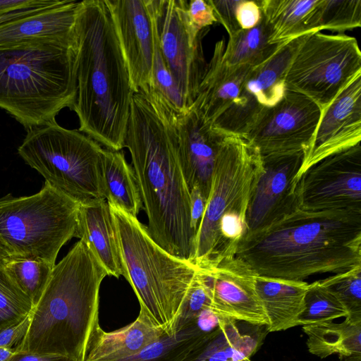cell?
<instances>
[{"label": "cell", "instance_id": "22", "mask_svg": "<svg viewBox=\"0 0 361 361\" xmlns=\"http://www.w3.org/2000/svg\"><path fill=\"white\" fill-rule=\"evenodd\" d=\"M77 238L87 243L108 276L123 275L117 229L106 200L80 205Z\"/></svg>", "mask_w": 361, "mask_h": 361}, {"label": "cell", "instance_id": "25", "mask_svg": "<svg viewBox=\"0 0 361 361\" xmlns=\"http://www.w3.org/2000/svg\"><path fill=\"white\" fill-rule=\"evenodd\" d=\"M305 35L284 44L267 61L252 68L239 95L265 108L276 105L285 94L287 68Z\"/></svg>", "mask_w": 361, "mask_h": 361}, {"label": "cell", "instance_id": "42", "mask_svg": "<svg viewBox=\"0 0 361 361\" xmlns=\"http://www.w3.org/2000/svg\"><path fill=\"white\" fill-rule=\"evenodd\" d=\"M191 226L197 235L204 212L207 200L199 188L195 186L190 191Z\"/></svg>", "mask_w": 361, "mask_h": 361}, {"label": "cell", "instance_id": "13", "mask_svg": "<svg viewBox=\"0 0 361 361\" xmlns=\"http://www.w3.org/2000/svg\"><path fill=\"white\" fill-rule=\"evenodd\" d=\"M322 111L308 97L286 90L283 98L262 113L243 137L261 157L307 152Z\"/></svg>", "mask_w": 361, "mask_h": 361}, {"label": "cell", "instance_id": "35", "mask_svg": "<svg viewBox=\"0 0 361 361\" xmlns=\"http://www.w3.org/2000/svg\"><path fill=\"white\" fill-rule=\"evenodd\" d=\"M321 281L341 300L348 311L347 317L361 318V266Z\"/></svg>", "mask_w": 361, "mask_h": 361}, {"label": "cell", "instance_id": "36", "mask_svg": "<svg viewBox=\"0 0 361 361\" xmlns=\"http://www.w3.org/2000/svg\"><path fill=\"white\" fill-rule=\"evenodd\" d=\"M211 309V298L209 290L197 271L190 287L177 331L195 322L204 310Z\"/></svg>", "mask_w": 361, "mask_h": 361}, {"label": "cell", "instance_id": "24", "mask_svg": "<svg viewBox=\"0 0 361 361\" xmlns=\"http://www.w3.org/2000/svg\"><path fill=\"white\" fill-rule=\"evenodd\" d=\"M268 333L267 325L228 318L217 334L190 361H251Z\"/></svg>", "mask_w": 361, "mask_h": 361}, {"label": "cell", "instance_id": "31", "mask_svg": "<svg viewBox=\"0 0 361 361\" xmlns=\"http://www.w3.org/2000/svg\"><path fill=\"white\" fill-rule=\"evenodd\" d=\"M361 26L360 0H318L306 20L309 33L344 32Z\"/></svg>", "mask_w": 361, "mask_h": 361}, {"label": "cell", "instance_id": "7", "mask_svg": "<svg viewBox=\"0 0 361 361\" xmlns=\"http://www.w3.org/2000/svg\"><path fill=\"white\" fill-rule=\"evenodd\" d=\"M109 207L117 229L122 276L138 299L139 314L164 334H176L197 268L159 246L137 217Z\"/></svg>", "mask_w": 361, "mask_h": 361}, {"label": "cell", "instance_id": "28", "mask_svg": "<svg viewBox=\"0 0 361 361\" xmlns=\"http://www.w3.org/2000/svg\"><path fill=\"white\" fill-rule=\"evenodd\" d=\"M102 177L106 201L137 217L143 204L134 171L123 152L104 149Z\"/></svg>", "mask_w": 361, "mask_h": 361}, {"label": "cell", "instance_id": "26", "mask_svg": "<svg viewBox=\"0 0 361 361\" xmlns=\"http://www.w3.org/2000/svg\"><path fill=\"white\" fill-rule=\"evenodd\" d=\"M164 335L139 314L132 323L111 332L102 328L90 345L85 361H117L141 351Z\"/></svg>", "mask_w": 361, "mask_h": 361}, {"label": "cell", "instance_id": "23", "mask_svg": "<svg viewBox=\"0 0 361 361\" xmlns=\"http://www.w3.org/2000/svg\"><path fill=\"white\" fill-rule=\"evenodd\" d=\"M308 286L306 281L257 276L256 292L267 320L269 332L298 326Z\"/></svg>", "mask_w": 361, "mask_h": 361}, {"label": "cell", "instance_id": "18", "mask_svg": "<svg viewBox=\"0 0 361 361\" xmlns=\"http://www.w3.org/2000/svg\"><path fill=\"white\" fill-rule=\"evenodd\" d=\"M174 113L185 182L190 191L197 186L207 200L216 157L226 133L214 128L190 107Z\"/></svg>", "mask_w": 361, "mask_h": 361}, {"label": "cell", "instance_id": "38", "mask_svg": "<svg viewBox=\"0 0 361 361\" xmlns=\"http://www.w3.org/2000/svg\"><path fill=\"white\" fill-rule=\"evenodd\" d=\"M32 311L19 319L0 325V347L16 348L21 343L30 327Z\"/></svg>", "mask_w": 361, "mask_h": 361}, {"label": "cell", "instance_id": "1", "mask_svg": "<svg viewBox=\"0 0 361 361\" xmlns=\"http://www.w3.org/2000/svg\"><path fill=\"white\" fill-rule=\"evenodd\" d=\"M152 240L193 264L196 235L182 171L174 110L153 89L133 94L125 136Z\"/></svg>", "mask_w": 361, "mask_h": 361}, {"label": "cell", "instance_id": "39", "mask_svg": "<svg viewBox=\"0 0 361 361\" xmlns=\"http://www.w3.org/2000/svg\"><path fill=\"white\" fill-rule=\"evenodd\" d=\"M208 1L213 8L217 22L224 26L229 37L241 29L236 18V10L240 0Z\"/></svg>", "mask_w": 361, "mask_h": 361}, {"label": "cell", "instance_id": "34", "mask_svg": "<svg viewBox=\"0 0 361 361\" xmlns=\"http://www.w3.org/2000/svg\"><path fill=\"white\" fill-rule=\"evenodd\" d=\"M30 297L5 271L0 261V325L19 319L34 307Z\"/></svg>", "mask_w": 361, "mask_h": 361}, {"label": "cell", "instance_id": "19", "mask_svg": "<svg viewBox=\"0 0 361 361\" xmlns=\"http://www.w3.org/2000/svg\"><path fill=\"white\" fill-rule=\"evenodd\" d=\"M80 1L61 0L0 24V49L34 42L76 45L75 25Z\"/></svg>", "mask_w": 361, "mask_h": 361}, {"label": "cell", "instance_id": "17", "mask_svg": "<svg viewBox=\"0 0 361 361\" xmlns=\"http://www.w3.org/2000/svg\"><path fill=\"white\" fill-rule=\"evenodd\" d=\"M361 140V74L354 78L322 112L300 176L311 166Z\"/></svg>", "mask_w": 361, "mask_h": 361}, {"label": "cell", "instance_id": "2", "mask_svg": "<svg viewBox=\"0 0 361 361\" xmlns=\"http://www.w3.org/2000/svg\"><path fill=\"white\" fill-rule=\"evenodd\" d=\"M235 257L259 276L305 281L361 266V213L298 209L245 235Z\"/></svg>", "mask_w": 361, "mask_h": 361}, {"label": "cell", "instance_id": "32", "mask_svg": "<svg viewBox=\"0 0 361 361\" xmlns=\"http://www.w3.org/2000/svg\"><path fill=\"white\" fill-rule=\"evenodd\" d=\"M3 267L8 276L37 303L51 275L55 265L47 262L8 256L2 259Z\"/></svg>", "mask_w": 361, "mask_h": 361}, {"label": "cell", "instance_id": "41", "mask_svg": "<svg viewBox=\"0 0 361 361\" xmlns=\"http://www.w3.org/2000/svg\"><path fill=\"white\" fill-rule=\"evenodd\" d=\"M262 17V13L257 1L240 0L236 10V18L241 29L255 27Z\"/></svg>", "mask_w": 361, "mask_h": 361}, {"label": "cell", "instance_id": "4", "mask_svg": "<svg viewBox=\"0 0 361 361\" xmlns=\"http://www.w3.org/2000/svg\"><path fill=\"white\" fill-rule=\"evenodd\" d=\"M107 272L87 243L80 239L55 264L35 305L32 318L17 353L60 355L85 361L101 329L99 289Z\"/></svg>", "mask_w": 361, "mask_h": 361}, {"label": "cell", "instance_id": "15", "mask_svg": "<svg viewBox=\"0 0 361 361\" xmlns=\"http://www.w3.org/2000/svg\"><path fill=\"white\" fill-rule=\"evenodd\" d=\"M134 93L152 87L155 46L152 0H105Z\"/></svg>", "mask_w": 361, "mask_h": 361}, {"label": "cell", "instance_id": "44", "mask_svg": "<svg viewBox=\"0 0 361 361\" xmlns=\"http://www.w3.org/2000/svg\"><path fill=\"white\" fill-rule=\"evenodd\" d=\"M16 353L15 348L0 347V361H10Z\"/></svg>", "mask_w": 361, "mask_h": 361}, {"label": "cell", "instance_id": "21", "mask_svg": "<svg viewBox=\"0 0 361 361\" xmlns=\"http://www.w3.org/2000/svg\"><path fill=\"white\" fill-rule=\"evenodd\" d=\"M227 319L206 310L176 334L164 335L135 355L117 361H190L217 334Z\"/></svg>", "mask_w": 361, "mask_h": 361}, {"label": "cell", "instance_id": "30", "mask_svg": "<svg viewBox=\"0 0 361 361\" xmlns=\"http://www.w3.org/2000/svg\"><path fill=\"white\" fill-rule=\"evenodd\" d=\"M271 29L262 15L254 27L240 29L229 37L224 52V60L228 66H258L270 59L283 44L269 42Z\"/></svg>", "mask_w": 361, "mask_h": 361}, {"label": "cell", "instance_id": "10", "mask_svg": "<svg viewBox=\"0 0 361 361\" xmlns=\"http://www.w3.org/2000/svg\"><path fill=\"white\" fill-rule=\"evenodd\" d=\"M360 74L361 53L355 37L314 32L304 36L293 56L285 85L310 99L322 112Z\"/></svg>", "mask_w": 361, "mask_h": 361}, {"label": "cell", "instance_id": "14", "mask_svg": "<svg viewBox=\"0 0 361 361\" xmlns=\"http://www.w3.org/2000/svg\"><path fill=\"white\" fill-rule=\"evenodd\" d=\"M304 152L262 157L263 171L252 193L246 234L261 230L299 209L296 177Z\"/></svg>", "mask_w": 361, "mask_h": 361}, {"label": "cell", "instance_id": "20", "mask_svg": "<svg viewBox=\"0 0 361 361\" xmlns=\"http://www.w3.org/2000/svg\"><path fill=\"white\" fill-rule=\"evenodd\" d=\"M225 47L224 39L215 44L212 59L207 63L197 94L190 106L211 124L238 97L252 68L245 65H227L223 57Z\"/></svg>", "mask_w": 361, "mask_h": 361}, {"label": "cell", "instance_id": "37", "mask_svg": "<svg viewBox=\"0 0 361 361\" xmlns=\"http://www.w3.org/2000/svg\"><path fill=\"white\" fill-rule=\"evenodd\" d=\"M61 0H0V24L56 5Z\"/></svg>", "mask_w": 361, "mask_h": 361}, {"label": "cell", "instance_id": "12", "mask_svg": "<svg viewBox=\"0 0 361 361\" xmlns=\"http://www.w3.org/2000/svg\"><path fill=\"white\" fill-rule=\"evenodd\" d=\"M299 209L361 213V145L333 154L298 178Z\"/></svg>", "mask_w": 361, "mask_h": 361}, {"label": "cell", "instance_id": "11", "mask_svg": "<svg viewBox=\"0 0 361 361\" xmlns=\"http://www.w3.org/2000/svg\"><path fill=\"white\" fill-rule=\"evenodd\" d=\"M185 0H152L159 45L180 91L190 107L204 73L201 46L202 31L190 22Z\"/></svg>", "mask_w": 361, "mask_h": 361}, {"label": "cell", "instance_id": "33", "mask_svg": "<svg viewBox=\"0 0 361 361\" xmlns=\"http://www.w3.org/2000/svg\"><path fill=\"white\" fill-rule=\"evenodd\" d=\"M348 315L336 295L321 280L309 283L305 308L299 316L298 326L331 322Z\"/></svg>", "mask_w": 361, "mask_h": 361}, {"label": "cell", "instance_id": "40", "mask_svg": "<svg viewBox=\"0 0 361 361\" xmlns=\"http://www.w3.org/2000/svg\"><path fill=\"white\" fill-rule=\"evenodd\" d=\"M187 14L190 23L199 31H202L217 22L208 0L188 1Z\"/></svg>", "mask_w": 361, "mask_h": 361}, {"label": "cell", "instance_id": "6", "mask_svg": "<svg viewBox=\"0 0 361 361\" xmlns=\"http://www.w3.org/2000/svg\"><path fill=\"white\" fill-rule=\"evenodd\" d=\"M262 171L257 149L243 137L226 133L195 238L193 264L198 269H212L235 257L247 231L248 204Z\"/></svg>", "mask_w": 361, "mask_h": 361}, {"label": "cell", "instance_id": "27", "mask_svg": "<svg viewBox=\"0 0 361 361\" xmlns=\"http://www.w3.org/2000/svg\"><path fill=\"white\" fill-rule=\"evenodd\" d=\"M308 350L325 358L338 354L340 361L361 360V318L345 317L341 323L302 326Z\"/></svg>", "mask_w": 361, "mask_h": 361}, {"label": "cell", "instance_id": "43", "mask_svg": "<svg viewBox=\"0 0 361 361\" xmlns=\"http://www.w3.org/2000/svg\"><path fill=\"white\" fill-rule=\"evenodd\" d=\"M10 361H71L70 359L54 355H42L36 353H17Z\"/></svg>", "mask_w": 361, "mask_h": 361}, {"label": "cell", "instance_id": "29", "mask_svg": "<svg viewBox=\"0 0 361 361\" xmlns=\"http://www.w3.org/2000/svg\"><path fill=\"white\" fill-rule=\"evenodd\" d=\"M318 0L257 1L271 29L269 42L284 44L308 34L306 20Z\"/></svg>", "mask_w": 361, "mask_h": 361}, {"label": "cell", "instance_id": "3", "mask_svg": "<svg viewBox=\"0 0 361 361\" xmlns=\"http://www.w3.org/2000/svg\"><path fill=\"white\" fill-rule=\"evenodd\" d=\"M75 34L77 95L72 110L79 131L121 151L134 92L105 0L80 1Z\"/></svg>", "mask_w": 361, "mask_h": 361}, {"label": "cell", "instance_id": "45", "mask_svg": "<svg viewBox=\"0 0 361 361\" xmlns=\"http://www.w3.org/2000/svg\"><path fill=\"white\" fill-rule=\"evenodd\" d=\"M9 256L4 245L0 241V261Z\"/></svg>", "mask_w": 361, "mask_h": 361}, {"label": "cell", "instance_id": "5", "mask_svg": "<svg viewBox=\"0 0 361 361\" xmlns=\"http://www.w3.org/2000/svg\"><path fill=\"white\" fill-rule=\"evenodd\" d=\"M76 45L34 42L0 49V108L28 130L71 110L77 95Z\"/></svg>", "mask_w": 361, "mask_h": 361}, {"label": "cell", "instance_id": "8", "mask_svg": "<svg viewBox=\"0 0 361 361\" xmlns=\"http://www.w3.org/2000/svg\"><path fill=\"white\" fill-rule=\"evenodd\" d=\"M103 151L90 136L66 129L56 120L28 130L18 149L46 184L80 205L106 200Z\"/></svg>", "mask_w": 361, "mask_h": 361}, {"label": "cell", "instance_id": "16", "mask_svg": "<svg viewBox=\"0 0 361 361\" xmlns=\"http://www.w3.org/2000/svg\"><path fill=\"white\" fill-rule=\"evenodd\" d=\"M197 272L211 298V310L219 316L252 324L267 325L257 296V274L240 259L233 257L210 269Z\"/></svg>", "mask_w": 361, "mask_h": 361}, {"label": "cell", "instance_id": "9", "mask_svg": "<svg viewBox=\"0 0 361 361\" xmlns=\"http://www.w3.org/2000/svg\"><path fill=\"white\" fill-rule=\"evenodd\" d=\"M80 205L46 184L37 193L0 199V241L9 256L55 265L62 246L78 237Z\"/></svg>", "mask_w": 361, "mask_h": 361}]
</instances>
